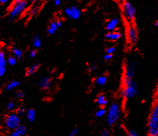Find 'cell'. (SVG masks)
Here are the masks:
<instances>
[{"mask_svg": "<svg viewBox=\"0 0 158 136\" xmlns=\"http://www.w3.org/2000/svg\"><path fill=\"white\" fill-rule=\"evenodd\" d=\"M11 53H12L13 55L15 56L17 59H18V60L22 59L23 57L22 50L15 46H12V48H11Z\"/></svg>", "mask_w": 158, "mask_h": 136, "instance_id": "cell-19", "label": "cell"}, {"mask_svg": "<svg viewBox=\"0 0 158 136\" xmlns=\"http://www.w3.org/2000/svg\"><path fill=\"white\" fill-rule=\"evenodd\" d=\"M40 8V7L39 5H35L31 8L30 11H29V14H30V15H36L38 12H39Z\"/></svg>", "mask_w": 158, "mask_h": 136, "instance_id": "cell-24", "label": "cell"}, {"mask_svg": "<svg viewBox=\"0 0 158 136\" xmlns=\"http://www.w3.org/2000/svg\"><path fill=\"white\" fill-rule=\"evenodd\" d=\"M127 135L128 136H137L138 135V134L137 132L134 129H129L127 131Z\"/></svg>", "mask_w": 158, "mask_h": 136, "instance_id": "cell-30", "label": "cell"}, {"mask_svg": "<svg viewBox=\"0 0 158 136\" xmlns=\"http://www.w3.org/2000/svg\"><path fill=\"white\" fill-rule=\"evenodd\" d=\"M116 51V48L115 46H110V47H109L106 49V53H109V54H113Z\"/></svg>", "mask_w": 158, "mask_h": 136, "instance_id": "cell-31", "label": "cell"}, {"mask_svg": "<svg viewBox=\"0 0 158 136\" xmlns=\"http://www.w3.org/2000/svg\"><path fill=\"white\" fill-rule=\"evenodd\" d=\"M16 107H17L16 103L15 102H13V101L9 102L6 105L7 110L9 111H13L16 108Z\"/></svg>", "mask_w": 158, "mask_h": 136, "instance_id": "cell-25", "label": "cell"}, {"mask_svg": "<svg viewBox=\"0 0 158 136\" xmlns=\"http://www.w3.org/2000/svg\"><path fill=\"white\" fill-rule=\"evenodd\" d=\"M64 14L69 17L70 19L73 20H77L80 18L81 16V11L80 8L75 6H71L66 7L64 9Z\"/></svg>", "mask_w": 158, "mask_h": 136, "instance_id": "cell-9", "label": "cell"}, {"mask_svg": "<svg viewBox=\"0 0 158 136\" xmlns=\"http://www.w3.org/2000/svg\"><path fill=\"white\" fill-rule=\"evenodd\" d=\"M96 102H97V104L99 106H101V107H104V106H106L108 104V100L106 99V96L103 94L99 95L97 97V100H96Z\"/></svg>", "mask_w": 158, "mask_h": 136, "instance_id": "cell-18", "label": "cell"}, {"mask_svg": "<svg viewBox=\"0 0 158 136\" xmlns=\"http://www.w3.org/2000/svg\"><path fill=\"white\" fill-rule=\"evenodd\" d=\"M155 26H156V27L158 28V19H157L156 22H155Z\"/></svg>", "mask_w": 158, "mask_h": 136, "instance_id": "cell-38", "label": "cell"}, {"mask_svg": "<svg viewBox=\"0 0 158 136\" xmlns=\"http://www.w3.org/2000/svg\"><path fill=\"white\" fill-rule=\"evenodd\" d=\"M33 46L35 49H39L42 46V40L38 35H35L33 37Z\"/></svg>", "mask_w": 158, "mask_h": 136, "instance_id": "cell-22", "label": "cell"}, {"mask_svg": "<svg viewBox=\"0 0 158 136\" xmlns=\"http://www.w3.org/2000/svg\"><path fill=\"white\" fill-rule=\"evenodd\" d=\"M40 69V64H33L31 65L26 70V75L28 77H31L34 75L35 74L37 70Z\"/></svg>", "mask_w": 158, "mask_h": 136, "instance_id": "cell-15", "label": "cell"}, {"mask_svg": "<svg viewBox=\"0 0 158 136\" xmlns=\"http://www.w3.org/2000/svg\"><path fill=\"white\" fill-rule=\"evenodd\" d=\"M36 55H37V51L35 49L31 50L30 53H29V56H30V57H31V58L35 57Z\"/></svg>", "mask_w": 158, "mask_h": 136, "instance_id": "cell-34", "label": "cell"}, {"mask_svg": "<svg viewBox=\"0 0 158 136\" xmlns=\"http://www.w3.org/2000/svg\"><path fill=\"white\" fill-rule=\"evenodd\" d=\"M148 134L150 136L158 135V100L154 103L149 115Z\"/></svg>", "mask_w": 158, "mask_h": 136, "instance_id": "cell-2", "label": "cell"}, {"mask_svg": "<svg viewBox=\"0 0 158 136\" xmlns=\"http://www.w3.org/2000/svg\"><path fill=\"white\" fill-rule=\"evenodd\" d=\"M122 15L124 18L129 23H132L135 18L136 11L132 4L129 2L124 1L122 6Z\"/></svg>", "mask_w": 158, "mask_h": 136, "instance_id": "cell-5", "label": "cell"}, {"mask_svg": "<svg viewBox=\"0 0 158 136\" xmlns=\"http://www.w3.org/2000/svg\"><path fill=\"white\" fill-rule=\"evenodd\" d=\"M72 1H75V0H72Z\"/></svg>", "mask_w": 158, "mask_h": 136, "instance_id": "cell-40", "label": "cell"}, {"mask_svg": "<svg viewBox=\"0 0 158 136\" xmlns=\"http://www.w3.org/2000/svg\"><path fill=\"white\" fill-rule=\"evenodd\" d=\"M28 2H30V3H35L37 1V0H28Z\"/></svg>", "mask_w": 158, "mask_h": 136, "instance_id": "cell-39", "label": "cell"}, {"mask_svg": "<svg viewBox=\"0 0 158 136\" xmlns=\"http://www.w3.org/2000/svg\"><path fill=\"white\" fill-rule=\"evenodd\" d=\"M137 62L133 60H128L125 62L124 66V78L123 80L133 79L136 72Z\"/></svg>", "mask_w": 158, "mask_h": 136, "instance_id": "cell-7", "label": "cell"}, {"mask_svg": "<svg viewBox=\"0 0 158 136\" xmlns=\"http://www.w3.org/2000/svg\"><path fill=\"white\" fill-rule=\"evenodd\" d=\"M119 25V19L117 17L112 18L107 22L106 24V31H116L118 28Z\"/></svg>", "mask_w": 158, "mask_h": 136, "instance_id": "cell-11", "label": "cell"}, {"mask_svg": "<svg viewBox=\"0 0 158 136\" xmlns=\"http://www.w3.org/2000/svg\"><path fill=\"white\" fill-rule=\"evenodd\" d=\"M19 84H20V82L19 81L13 79V80L10 81L9 83L6 86L5 89L6 91H13L14 89H15V88L18 87Z\"/></svg>", "mask_w": 158, "mask_h": 136, "instance_id": "cell-20", "label": "cell"}, {"mask_svg": "<svg viewBox=\"0 0 158 136\" xmlns=\"http://www.w3.org/2000/svg\"><path fill=\"white\" fill-rule=\"evenodd\" d=\"M59 26L57 24V20H53L52 21L51 23H50L49 26L48 28L47 32L49 35H53L55 34V32L57 31V29L59 28Z\"/></svg>", "mask_w": 158, "mask_h": 136, "instance_id": "cell-17", "label": "cell"}, {"mask_svg": "<svg viewBox=\"0 0 158 136\" xmlns=\"http://www.w3.org/2000/svg\"><path fill=\"white\" fill-rule=\"evenodd\" d=\"M124 87L122 90L121 95L125 100L131 99L135 97L138 93V87L133 79H127L123 80Z\"/></svg>", "mask_w": 158, "mask_h": 136, "instance_id": "cell-4", "label": "cell"}, {"mask_svg": "<svg viewBox=\"0 0 158 136\" xmlns=\"http://www.w3.org/2000/svg\"><path fill=\"white\" fill-rule=\"evenodd\" d=\"M108 81V78L106 76L102 75L95 79V84L98 86H104L106 84Z\"/></svg>", "mask_w": 158, "mask_h": 136, "instance_id": "cell-21", "label": "cell"}, {"mask_svg": "<svg viewBox=\"0 0 158 136\" xmlns=\"http://www.w3.org/2000/svg\"><path fill=\"white\" fill-rule=\"evenodd\" d=\"M28 6L27 0H15L11 6L8 14V22H13L24 13Z\"/></svg>", "mask_w": 158, "mask_h": 136, "instance_id": "cell-1", "label": "cell"}, {"mask_svg": "<svg viewBox=\"0 0 158 136\" xmlns=\"http://www.w3.org/2000/svg\"><path fill=\"white\" fill-rule=\"evenodd\" d=\"M54 4L56 6H59L61 4V0H54Z\"/></svg>", "mask_w": 158, "mask_h": 136, "instance_id": "cell-36", "label": "cell"}, {"mask_svg": "<svg viewBox=\"0 0 158 136\" xmlns=\"http://www.w3.org/2000/svg\"><path fill=\"white\" fill-rule=\"evenodd\" d=\"M15 97L17 99L22 100L25 97V92L23 90H19L18 91H17L15 93Z\"/></svg>", "mask_w": 158, "mask_h": 136, "instance_id": "cell-27", "label": "cell"}, {"mask_svg": "<svg viewBox=\"0 0 158 136\" xmlns=\"http://www.w3.org/2000/svg\"><path fill=\"white\" fill-rule=\"evenodd\" d=\"M127 37L128 43L131 46L135 45L138 40V32L133 23H129L127 28Z\"/></svg>", "mask_w": 158, "mask_h": 136, "instance_id": "cell-8", "label": "cell"}, {"mask_svg": "<svg viewBox=\"0 0 158 136\" xmlns=\"http://www.w3.org/2000/svg\"><path fill=\"white\" fill-rule=\"evenodd\" d=\"M122 113V107L118 102H113L106 111V122L110 126H114L118 122Z\"/></svg>", "mask_w": 158, "mask_h": 136, "instance_id": "cell-3", "label": "cell"}, {"mask_svg": "<svg viewBox=\"0 0 158 136\" xmlns=\"http://www.w3.org/2000/svg\"><path fill=\"white\" fill-rule=\"evenodd\" d=\"M17 59L15 57V56H10L7 59L8 64L10 65V66H14L17 64Z\"/></svg>", "mask_w": 158, "mask_h": 136, "instance_id": "cell-26", "label": "cell"}, {"mask_svg": "<svg viewBox=\"0 0 158 136\" xmlns=\"http://www.w3.org/2000/svg\"><path fill=\"white\" fill-rule=\"evenodd\" d=\"M89 69L90 71L93 72V71H95V70H97L98 66H96V65H95V64H92V65H90Z\"/></svg>", "mask_w": 158, "mask_h": 136, "instance_id": "cell-35", "label": "cell"}, {"mask_svg": "<svg viewBox=\"0 0 158 136\" xmlns=\"http://www.w3.org/2000/svg\"><path fill=\"white\" fill-rule=\"evenodd\" d=\"M0 4H1V2H0Z\"/></svg>", "mask_w": 158, "mask_h": 136, "instance_id": "cell-41", "label": "cell"}, {"mask_svg": "<svg viewBox=\"0 0 158 136\" xmlns=\"http://www.w3.org/2000/svg\"><path fill=\"white\" fill-rule=\"evenodd\" d=\"M27 134V129L24 125H20L15 129L12 131L10 134L11 136H24Z\"/></svg>", "mask_w": 158, "mask_h": 136, "instance_id": "cell-14", "label": "cell"}, {"mask_svg": "<svg viewBox=\"0 0 158 136\" xmlns=\"http://www.w3.org/2000/svg\"><path fill=\"white\" fill-rule=\"evenodd\" d=\"M52 82L51 78L48 76H44L40 78V79L38 82V86L42 90L47 91L49 90L51 87Z\"/></svg>", "mask_w": 158, "mask_h": 136, "instance_id": "cell-10", "label": "cell"}, {"mask_svg": "<svg viewBox=\"0 0 158 136\" xmlns=\"http://www.w3.org/2000/svg\"><path fill=\"white\" fill-rule=\"evenodd\" d=\"M21 116L17 113H10L5 118L4 125L6 128L9 131H13L21 125Z\"/></svg>", "mask_w": 158, "mask_h": 136, "instance_id": "cell-6", "label": "cell"}, {"mask_svg": "<svg viewBox=\"0 0 158 136\" xmlns=\"http://www.w3.org/2000/svg\"><path fill=\"white\" fill-rule=\"evenodd\" d=\"M106 110L104 108H100L95 112V116L97 117H102L106 114Z\"/></svg>", "mask_w": 158, "mask_h": 136, "instance_id": "cell-23", "label": "cell"}, {"mask_svg": "<svg viewBox=\"0 0 158 136\" xmlns=\"http://www.w3.org/2000/svg\"><path fill=\"white\" fill-rule=\"evenodd\" d=\"M113 58V54H109V53H106L104 56V59L106 61H109Z\"/></svg>", "mask_w": 158, "mask_h": 136, "instance_id": "cell-33", "label": "cell"}, {"mask_svg": "<svg viewBox=\"0 0 158 136\" xmlns=\"http://www.w3.org/2000/svg\"><path fill=\"white\" fill-rule=\"evenodd\" d=\"M100 134H101V135L102 136H109L110 135V131L107 129H102L100 132Z\"/></svg>", "mask_w": 158, "mask_h": 136, "instance_id": "cell-32", "label": "cell"}, {"mask_svg": "<svg viewBox=\"0 0 158 136\" xmlns=\"http://www.w3.org/2000/svg\"><path fill=\"white\" fill-rule=\"evenodd\" d=\"M122 37V33L120 32L114 31H109L105 35V38L107 40L110 42H116L119 40Z\"/></svg>", "mask_w": 158, "mask_h": 136, "instance_id": "cell-13", "label": "cell"}, {"mask_svg": "<svg viewBox=\"0 0 158 136\" xmlns=\"http://www.w3.org/2000/svg\"><path fill=\"white\" fill-rule=\"evenodd\" d=\"M16 113L18 114L19 115H20V116H22V115H26V109L24 107H19L17 109Z\"/></svg>", "mask_w": 158, "mask_h": 136, "instance_id": "cell-28", "label": "cell"}, {"mask_svg": "<svg viewBox=\"0 0 158 136\" xmlns=\"http://www.w3.org/2000/svg\"><path fill=\"white\" fill-rule=\"evenodd\" d=\"M8 0H0V2L2 3V4H6Z\"/></svg>", "mask_w": 158, "mask_h": 136, "instance_id": "cell-37", "label": "cell"}, {"mask_svg": "<svg viewBox=\"0 0 158 136\" xmlns=\"http://www.w3.org/2000/svg\"><path fill=\"white\" fill-rule=\"evenodd\" d=\"M26 117L29 122H33L36 119V111L33 108H29L26 111Z\"/></svg>", "mask_w": 158, "mask_h": 136, "instance_id": "cell-16", "label": "cell"}, {"mask_svg": "<svg viewBox=\"0 0 158 136\" xmlns=\"http://www.w3.org/2000/svg\"><path fill=\"white\" fill-rule=\"evenodd\" d=\"M80 133V129L78 128H73L69 133L70 136H75Z\"/></svg>", "mask_w": 158, "mask_h": 136, "instance_id": "cell-29", "label": "cell"}, {"mask_svg": "<svg viewBox=\"0 0 158 136\" xmlns=\"http://www.w3.org/2000/svg\"><path fill=\"white\" fill-rule=\"evenodd\" d=\"M6 63L7 60L6 58V54L4 51H0V77H3L6 71Z\"/></svg>", "mask_w": 158, "mask_h": 136, "instance_id": "cell-12", "label": "cell"}]
</instances>
